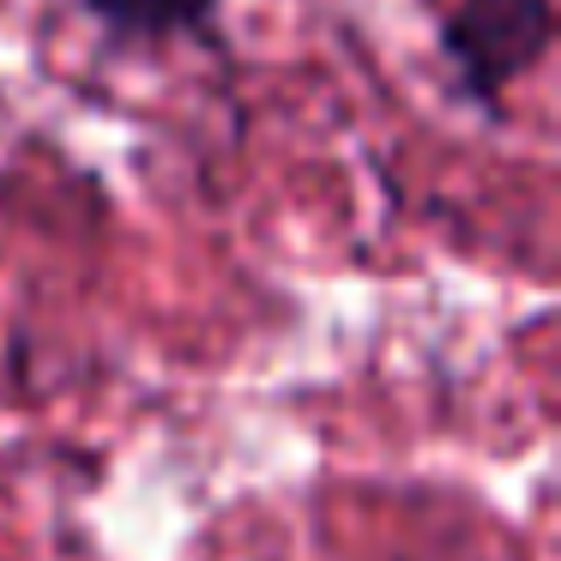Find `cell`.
I'll use <instances>...</instances> for the list:
<instances>
[{"label": "cell", "mask_w": 561, "mask_h": 561, "mask_svg": "<svg viewBox=\"0 0 561 561\" xmlns=\"http://www.w3.org/2000/svg\"><path fill=\"white\" fill-rule=\"evenodd\" d=\"M79 7L103 37L134 43V49H163V43L211 31L224 0H79Z\"/></svg>", "instance_id": "cell-2"}, {"label": "cell", "mask_w": 561, "mask_h": 561, "mask_svg": "<svg viewBox=\"0 0 561 561\" xmlns=\"http://www.w3.org/2000/svg\"><path fill=\"white\" fill-rule=\"evenodd\" d=\"M556 49V0H440L435 55L471 110L501 115V98Z\"/></svg>", "instance_id": "cell-1"}]
</instances>
